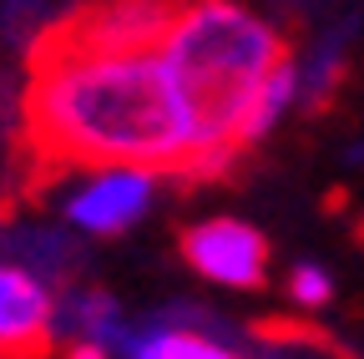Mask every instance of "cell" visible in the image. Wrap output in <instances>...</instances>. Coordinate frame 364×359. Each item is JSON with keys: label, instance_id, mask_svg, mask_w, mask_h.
Listing matches in <instances>:
<instances>
[{"label": "cell", "instance_id": "7", "mask_svg": "<svg viewBox=\"0 0 364 359\" xmlns=\"http://www.w3.org/2000/svg\"><path fill=\"white\" fill-rule=\"evenodd\" d=\"M117 354L127 359H243L228 339L208 334V329H188V324H142V329H127Z\"/></svg>", "mask_w": 364, "mask_h": 359}, {"label": "cell", "instance_id": "3", "mask_svg": "<svg viewBox=\"0 0 364 359\" xmlns=\"http://www.w3.org/2000/svg\"><path fill=\"white\" fill-rule=\"evenodd\" d=\"M157 203V177L136 167H91L71 172V183L61 193V218L76 233L91 238H117L136 228Z\"/></svg>", "mask_w": 364, "mask_h": 359}, {"label": "cell", "instance_id": "9", "mask_svg": "<svg viewBox=\"0 0 364 359\" xmlns=\"http://www.w3.org/2000/svg\"><path fill=\"white\" fill-rule=\"evenodd\" d=\"M299 92H304V71L284 56L279 66L268 71V81L253 92V102H248V112H243V127H238V147H248V142H263L273 127H279L284 117H289V107L299 102Z\"/></svg>", "mask_w": 364, "mask_h": 359}, {"label": "cell", "instance_id": "8", "mask_svg": "<svg viewBox=\"0 0 364 359\" xmlns=\"http://www.w3.org/2000/svg\"><path fill=\"white\" fill-rule=\"evenodd\" d=\"M127 324H122V309L112 294L102 289H71L66 299H56V339L66 344H102L117 354Z\"/></svg>", "mask_w": 364, "mask_h": 359}, {"label": "cell", "instance_id": "6", "mask_svg": "<svg viewBox=\"0 0 364 359\" xmlns=\"http://www.w3.org/2000/svg\"><path fill=\"white\" fill-rule=\"evenodd\" d=\"M56 344V294L16 258H0V359H36Z\"/></svg>", "mask_w": 364, "mask_h": 359}, {"label": "cell", "instance_id": "4", "mask_svg": "<svg viewBox=\"0 0 364 359\" xmlns=\"http://www.w3.org/2000/svg\"><path fill=\"white\" fill-rule=\"evenodd\" d=\"M177 0H97L61 21L51 36L86 51H157L172 26Z\"/></svg>", "mask_w": 364, "mask_h": 359}, {"label": "cell", "instance_id": "10", "mask_svg": "<svg viewBox=\"0 0 364 359\" xmlns=\"http://www.w3.org/2000/svg\"><path fill=\"white\" fill-rule=\"evenodd\" d=\"M289 294L299 309H324L334 299V279H329V268H318V263H299L294 274H289Z\"/></svg>", "mask_w": 364, "mask_h": 359}, {"label": "cell", "instance_id": "5", "mask_svg": "<svg viewBox=\"0 0 364 359\" xmlns=\"http://www.w3.org/2000/svg\"><path fill=\"white\" fill-rule=\"evenodd\" d=\"M182 258H188L208 284L223 289H258L268 274V243L253 223L238 218H208L182 233Z\"/></svg>", "mask_w": 364, "mask_h": 359}, {"label": "cell", "instance_id": "1", "mask_svg": "<svg viewBox=\"0 0 364 359\" xmlns=\"http://www.w3.org/2000/svg\"><path fill=\"white\" fill-rule=\"evenodd\" d=\"M21 112L46 172L136 167L162 177L193 162V117L157 51H86L46 31Z\"/></svg>", "mask_w": 364, "mask_h": 359}, {"label": "cell", "instance_id": "2", "mask_svg": "<svg viewBox=\"0 0 364 359\" xmlns=\"http://www.w3.org/2000/svg\"><path fill=\"white\" fill-rule=\"evenodd\" d=\"M157 56L193 117L188 177H218L238 152L253 92L284 61V41L238 0H177Z\"/></svg>", "mask_w": 364, "mask_h": 359}, {"label": "cell", "instance_id": "11", "mask_svg": "<svg viewBox=\"0 0 364 359\" xmlns=\"http://www.w3.org/2000/svg\"><path fill=\"white\" fill-rule=\"evenodd\" d=\"M61 359H112V349H102V344H66Z\"/></svg>", "mask_w": 364, "mask_h": 359}]
</instances>
